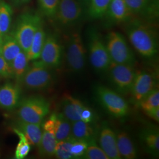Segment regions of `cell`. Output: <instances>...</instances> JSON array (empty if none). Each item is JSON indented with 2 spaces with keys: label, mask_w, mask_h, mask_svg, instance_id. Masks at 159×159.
I'll return each instance as SVG.
<instances>
[{
  "label": "cell",
  "mask_w": 159,
  "mask_h": 159,
  "mask_svg": "<svg viewBox=\"0 0 159 159\" xmlns=\"http://www.w3.org/2000/svg\"><path fill=\"white\" fill-rule=\"evenodd\" d=\"M125 25V32L137 52L143 58L152 59L159 51L156 30L152 22L140 18H132Z\"/></svg>",
  "instance_id": "1"
},
{
  "label": "cell",
  "mask_w": 159,
  "mask_h": 159,
  "mask_svg": "<svg viewBox=\"0 0 159 159\" xmlns=\"http://www.w3.org/2000/svg\"><path fill=\"white\" fill-rule=\"evenodd\" d=\"M66 58L68 68L80 73L85 67L86 50L79 30L70 31L65 35Z\"/></svg>",
  "instance_id": "2"
},
{
  "label": "cell",
  "mask_w": 159,
  "mask_h": 159,
  "mask_svg": "<svg viewBox=\"0 0 159 159\" xmlns=\"http://www.w3.org/2000/svg\"><path fill=\"white\" fill-rule=\"evenodd\" d=\"M87 16L79 0H60L57 11L52 19L61 29L73 28Z\"/></svg>",
  "instance_id": "3"
},
{
  "label": "cell",
  "mask_w": 159,
  "mask_h": 159,
  "mask_svg": "<svg viewBox=\"0 0 159 159\" xmlns=\"http://www.w3.org/2000/svg\"><path fill=\"white\" fill-rule=\"evenodd\" d=\"M19 119L31 123L41 125L50 110L49 102L41 96L27 97L18 105Z\"/></svg>",
  "instance_id": "4"
},
{
  "label": "cell",
  "mask_w": 159,
  "mask_h": 159,
  "mask_svg": "<svg viewBox=\"0 0 159 159\" xmlns=\"http://www.w3.org/2000/svg\"><path fill=\"white\" fill-rule=\"evenodd\" d=\"M87 44L90 62L98 72H106L111 60L106 42L96 29H90L87 33Z\"/></svg>",
  "instance_id": "5"
},
{
  "label": "cell",
  "mask_w": 159,
  "mask_h": 159,
  "mask_svg": "<svg viewBox=\"0 0 159 159\" xmlns=\"http://www.w3.org/2000/svg\"><path fill=\"white\" fill-rule=\"evenodd\" d=\"M53 80L51 68L44 65L40 60H34L29 66L20 83L27 89L39 90L48 88Z\"/></svg>",
  "instance_id": "6"
},
{
  "label": "cell",
  "mask_w": 159,
  "mask_h": 159,
  "mask_svg": "<svg viewBox=\"0 0 159 159\" xmlns=\"http://www.w3.org/2000/svg\"><path fill=\"white\" fill-rule=\"evenodd\" d=\"M106 44L111 62L133 66L135 63V57L124 36L117 31L108 33Z\"/></svg>",
  "instance_id": "7"
},
{
  "label": "cell",
  "mask_w": 159,
  "mask_h": 159,
  "mask_svg": "<svg viewBox=\"0 0 159 159\" xmlns=\"http://www.w3.org/2000/svg\"><path fill=\"white\" fill-rule=\"evenodd\" d=\"M42 21L39 15L33 12H25L17 20L13 33L22 50L26 52L31 46L34 34L38 26Z\"/></svg>",
  "instance_id": "8"
},
{
  "label": "cell",
  "mask_w": 159,
  "mask_h": 159,
  "mask_svg": "<svg viewBox=\"0 0 159 159\" xmlns=\"http://www.w3.org/2000/svg\"><path fill=\"white\" fill-rule=\"evenodd\" d=\"M95 92L98 100L111 115L117 118L127 115L129 105L118 93L102 85L97 86Z\"/></svg>",
  "instance_id": "9"
},
{
  "label": "cell",
  "mask_w": 159,
  "mask_h": 159,
  "mask_svg": "<svg viewBox=\"0 0 159 159\" xmlns=\"http://www.w3.org/2000/svg\"><path fill=\"white\" fill-rule=\"evenodd\" d=\"M107 71L111 83L118 91L123 94L130 92L136 74L133 66L111 62Z\"/></svg>",
  "instance_id": "10"
},
{
  "label": "cell",
  "mask_w": 159,
  "mask_h": 159,
  "mask_svg": "<svg viewBox=\"0 0 159 159\" xmlns=\"http://www.w3.org/2000/svg\"><path fill=\"white\" fill-rule=\"evenodd\" d=\"M62 54V46L57 36L53 34L46 35L39 58L40 61L49 68H57L61 63Z\"/></svg>",
  "instance_id": "11"
},
{
  "label": "cell",
  "mask_w": 159,
  "mask_h": 159,
  "mask_svg": "<svg viewBox=\"0 0 159 159\" xmlns=\"http://www.w3.org/2000/svg\"><path fill=\"white\" fill-rule=\"evenodd\" d=\"M157 80L153 74L146 71L136 72L130 93L133 102L137 104L156 88Z\"/></svg>",
  "instance_id": "12"
},
{
  "label": "cell",
  "mask_w": 159,
  "mask_h": 159,
  "mask_svg": "<svg viewBox=\"0 0 159 159\" xmlns=\"http://www.w3.org/2000/svg\"><path fill=\"white\" fill-rule=\"evenodd\" d=\"M134 16L153 22L159 17V0H125Z\"/></svg>",
  "instance_id": "13"
},
{
  "label": "cell",
  "mask_w": 159,
  "mask_h": 159,
  "mask_svg": "<svg viewBox=\"0 0 159 159\" xmlns=\"http://www.w3.org/2000/svg\"><path fill=\"white\" fill-rule=\"evenodd\" d=\"M100 147L109 159H120L116 140V134L108 125L103 124L100 128L98 137Z\"/></svg>",
  "instance_id": "14"
},
{
  "label": "cell",
  "mask_w": 159,
  "mask_h": 159,
  "mask_svg": "<svg viewBox=\"0 0 159 159\" xmlns=\"http://www.w3.org/2000/svg\"><path fill=\"white\" fill-rule=\"evenodd\" d=\"M104 17L109 23H125L134 17L125 0H111Z\"/></svg>",
  "instance_id": "15"
},
{
  "label": "cell",
  "mask_w": 159,
  "mask_h": 159,
  "mask_svg": "<svg viewBox=\"0 0 159 159\" xmlns=\"http://www.w3.org/2000/svg\"><path fill=\"white\" fill-rule=\"evenodd\" d=\"M99 129L93 123L78 120L71 122V136L75 140H84L89 144L96 143Z\"/></svg>",
  "instance_id": "16"
},
{
  "label": "cell",
  "mask_w": 159,
  "mask_h": 159,
  "mask_svg": "<svg viewBox=\"0 0 159 159\" xmlns=\"http://www.w3.org/2000/svg\"><path fill=\"white\" fill-rule=\"evenodd\" d=\"M20 95L21 90L18 85L7 83L0 86V107L8 110L16 108Z\"/></svg>",
  "instance_id": "17"
},
{
  "label": "cell",
  "mask_w": 159,
  "mask_h": 159,
  "mask_svg": "<svg viewBox=\"0 0 159 159\" xmlns=\"http://www.w3.org/2000/svg\"><path fill=\"white\" fill-rule=\"evenodd\" d=\"M85 106L80 100L74 97L66 94L62 101L63 116L71 122L81 120V113Z\"/></svg>",
  "instance_id": "18"
},
{
  "label": "cell",
  "mask_w": 159,
  "mask_h": 159,
  "mask_svg": "<svg viewBox=\"0 0 159 159\" xmlns=\"http://www.w3.org/2000/svg\"><path fill=\"white\" fill-rule=\"evenodd\" d=\"M140 139L143 146L148 153L154 157L159 154V133L158 129L153 127L144 129L140 133Z\"/></svg>",
  "instance_id": "19"
},
{
  "label": "cell",
  "mask_w": 159,
  "mask_h": 159,
  "mask_svg": "<svg viewBox=\"0 0 159 159\" xmlns=\"http://www.w3.org/2000/svg\"><path fill=\"white\" fill-rule=\"evenodd\" d=\"M15 124V129L23 133L30 145L38 146L43 134L41 125L28 123L20 119Z\"/></svg>",
  "instance_id": "20"
},
{
  "label": "cell",
  "mask_w": 159,
  "mask_h": 159,
  "mask_svg": "<svg viewBox=\"0 0 159 159\" xmlns=\"http://www.w3.org/2000/svg\"><path fill=\"white\" fill-rule=\"evenodd\" d=\"M116 134L117 148L121 158L125 159L137 158L136 148L127 133L125 131H120Z\"/></svg>",
  "instance_id": "21"
},
{
  "label": "cell",
  "mask_w": 159,
  "mask_h": 159,
  "mask_svg": "<svg viewBox=\"0 0 159 159\" xmlns=\"http://www.w3.org/2000/svg\"><path fill=\"white\" fill-rule=\"evenodd\" d=\"M21 50V47L13 35L7 34L2 37L1 55L10 67L14 59Z\"/></svg>",
  "instance_id": "22"
},
{
  "label": "cell",
  "mask_w": 159,
  "mask_h": 159,
  "mask_svg": "<svg viewBox=\"0 0 159 159\" xmlns=\"http://www.w3.org/2000/svg\"><path fill=\"white\" fill-rule=\"evenodd\" d=\"M46 32L43 25V21H41L37 27L31 46L27 52V56L29 61L39 59L46 40Z\"/></svg>",
  "instance_id": "23"
},
{
  "label": "cell",
  "mask_w": 159,
  "mask_h": 159,
  "mask_svg": "<svg viewBox=\"0 0 159 159\" xmlns=\"http://www.w3.org/2000/svg\"><path fill=\"white\" fill-rule=\"evenodd\" d=\"M57 143L54 133L43 130L40 143L38 144L39 153L42 157L54 156Z\"/></svg>",
  "instance_id": "24"
},
{
  "label": "cell",
  "mask_w": 159,
  "mask_h": 159,
  "mask_svg": "<svg viewBox=\"0 0 159 159\" xmlns=\"http://www.w3.org/2000/svg\"><path fill=\"white\" fill-rule=\"evenodd\" d=\"M71 122L62 113H56L54 135L57 142L64 140L71 136Z\"/></svg>",
  "instance_id": "25"
},
{
  "label": "cell",
  "mask_w": 159,
  "mask_h": 159,
  "mask_svg": "<svg viewBox=\"0 0 159 159\" xmlns=\"http://www.w3.org/2000/svg\"><path fill=\"white\" fill-rule=\"evenodd\" d=\"M29 61L27 52L24 50L20 51L12 61L11 64L13 77L20 82L24 74L29 68Z\"/></svg>",
  "instance_id": "26"
},
{
  "label": "cell",
  "mask_w": 159,
  "mask_h": 159,
  "mask_svg": "<svg viewBox=\"0 0 159 159\" xmlns=\"http://www.w3.org/2000/svg\"><path fill=\"white\" fill-rule=\"evenodd\" d=\"M11 7L4 1H0V35L2 37L8 34L11 23Z\"/></svg>",
  "instance_id": "27"
},
{
  "label": "cell",
  "mask_w": 159,
  "mask_h": 159,
  "mask_svg": "<svg viewBox=\"0 0 159 159\" xmlns=\"http://www.w3.org/2000/svg\"><path fill=\"white\" fill-rule=\"evenodd\" d=\"M111 0H90L87 16L91 19L104 17Z\"/></svg>",
  "instance_id": "28"
},
{
  "label": "cell",
  "mask_w": 159,
  "mask_h": 159,
  "mask_svg": "<svg viewBox=\"0 0 159 159\" xmlns=\"http://www.w3.org/2000/svg\"><path fill=\"white\" fill-rule=\"evenodd\" d=\"M74 140L75 139L71 136L64 140L57 142L54 154V156L57 159H73L70 153V148Z\"/></svg>",
  "instance_id": "29"
},
{
  "label": "cell",
  "mask_w": 159,
  "mask_h": 159,
  "mask_svg": "<svg viewBox=\"0 0 159 159\" xmlns=\"http://www.w3.org/2000/svg\"><path fill=\"white\" fill-rule=\"evenodd\" d=\"M144 111L156 107H159V89L156 88L151 91L137 104Z\"/></svg>",
  "instance_id": "30"
},
{
  "label": "cell",
  "mask_w": 159,
  "mask_h": 159,
  "mask_svg": "<svg viewBox=\"0 0 159 159\" xmlns=\"http://www.w3.org/2000/svg\"><path fill=\"white\" fill-rule=\"evenodd\" d=\"M14 131L20 138V141L16 150L15 157L17 159H24L29 154L30 151V144L22 132L16 129H14Z\"/></svg>",
  "instance_id": "31"
},
{
  "label": "cell",
  "mask_w": 159,
  "mask_h": 159,
  "mask_svg": "<svg viewBox=\"0 0 159 159\" xmlns=\"http://www.w3.org/2000/svg\"><path fill=\"white\" fill-rule=\"evenodd\" d=\"M60 0H38L40 11L46 17L52 20L57 11Z\"/></svg>",
  "instance_id": "32"
},
{
  "label": "cell",
  "mask_w": 159,
  "mask_h": 159,
  "mask_svg": "<svg viewBox=\"0 0 159 159\" xmlns=\"http://www.w3.org/2000/svg\"><path fill=\"white\" fill-rule=\"evenodd\" d=\"M82 158L86 159H109L108 156L96 143H90Z\"/></svg>",
  "instance_id": "33"
},
{
  "label": "cell",
  "mask_w": 159,
  "mask_h": 159,
  "mask_svg": "<svg viewBox=\"0 0 159 159\" xmlns=\"http://www.w3.org/2000/svg\"><path fill=\"white\" fill-rule=\"evenodd\" d=\"M89 144V143L84 140H75L70 148V153L73 159L82 157L85 153Z\"/></svg>",
  "instance_id": "34"
},
{
  "label": "cell",
  "mask_w": 159,
  "mask_h": 159,
  "mask_svg": "<svg viewBox=\"0 0 159 159\" xmlns=\"http://www.w3.org/2000/svg\"><path fill=\"white\" fill-rule=\"evenodd\" d=\"M0 77L11 78L13 77L11 68L7 63L4 58L0 54Z\"/></svg>",
  "instance_id": "35"
},
{
  "label": "cell",
  "mask_w": 159,
  "mask_h": 159,
  "mask_svg": "<svg viewBox=\"0 0 159 159\" xmlns=\"http://www.w3.org/2000/svg\"><path fill=\"white\" fill-rule=\"evenodd\" d=\"M81 120L86 123H93L94 120V114L91 109L87 107H84L81 113Z\"/></svg>",
  "instance_id": "36"
},
{
  "label": "cell",
  "mask_w": 159,
  "mask_h": 159,
  "mask_svg": "<svg viewBox=\"0 0 159 159\" xmlns=\"http://www.w3.org/2000/svg\"><path fill=\"white\" fill-rule=\"evenodd\" d=\"M148 117L156 121V122L159 121V107L152 108L148 111H144Z\"/></svg>",
  "instance_id": "37"
},
{
  "label": "cell",
  "mask_w": 159,
  "mask_h": 159,
  "mask_svg": "<svg viewBox=\"0 0 159 159\" xmlns=\"http://www.w3.org/2000/svg\"><path fill=\"white\" fill-rule=\"evenodd\" d=\"M80 2L81 3V4L84 7L87 12L88 11V8H89V2L90 0H79Z\"/></svg>",
  "instance_id": "38"
},
{
  "label": "cell",
  "mask_w": 159,
  "mask_h": 159,
  "mask_svg": "<svg viewBox=\"0 0 159 159\" xmlns=\"http://www.w3.org/2000/svg\"><path fill=\"white\" fill-rule=\"evenodd\" d=\"M18 1H20V2H28L30 0H17Z\"/></svg>",
  "instance_id": "39"
},
{
  "label": "cell",
  "mask_w": 159,
  "mask_h": 159,
  "mask_svg": "<svg viewBox=\"0 0 159 159\" xmlns=\"http://www.w3.org/2000/svg\"><path fill=\"white\" fill-rule=\"evenodd\" d=\"M1 46L0 47V54H1Z\"/></svg>",
  "instance_id": "40"
},
{
  "label": "cell",
  "mask_w": 159,
  "mask_h": 159,
  "mask_svg": "<svg viewBox=\"0 0 159 159\" xmlns=\"http://www.w3.org/2000/svg\"><path fill=\"white\" fill-rule=\"evenodd\" d=\"M2 37H1V35H0V39H2Z\"/></svg>",
  "instance_id": "41"
}]
</instances>
